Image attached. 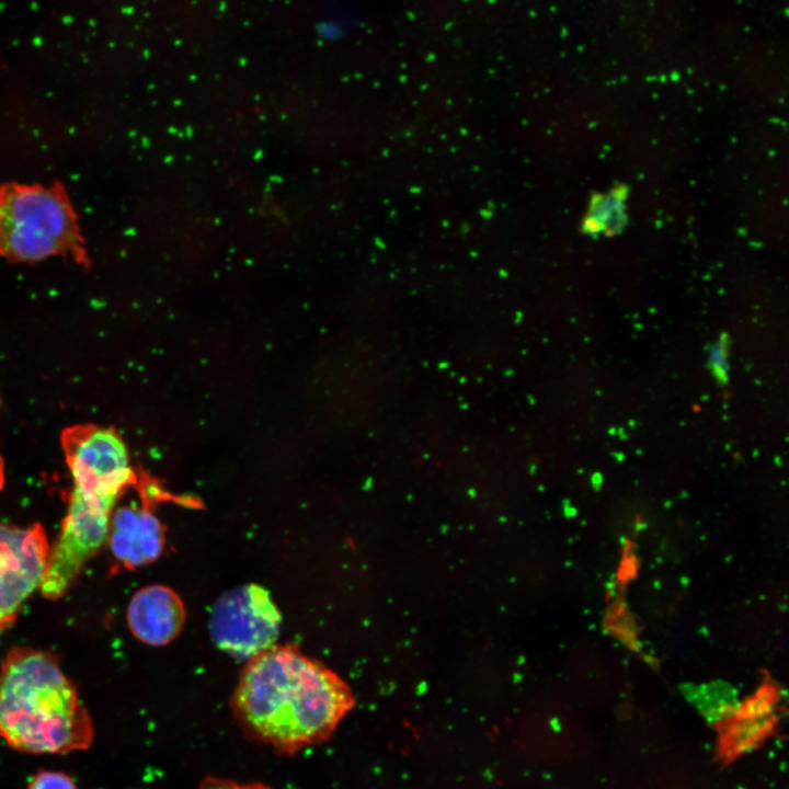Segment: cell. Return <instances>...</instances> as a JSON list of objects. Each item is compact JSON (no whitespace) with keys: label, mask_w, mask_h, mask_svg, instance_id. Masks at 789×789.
Wrapping results in <instances>:
<instances>
[{"label":"cell","mask_w":789,"mask_h":789,"mask_svg":"<svg viewBox=\"0 0 789 789\" xmlns=\"http://www.w3.org/2000/svg\"><path fill=\"white\" fill-rule=\"evenodd\" d=\"M354 704L332 670L276 644L247 662L230 699L244 733L286 755L329 740Z\"/></svg>","instance_id":"1"},{"label":"cell","mask_w":789,"mask_h":789,"mask_svg":"<svg viewBox=\"0 0 789 789\" xmlns=\"http://www.w3.org/2000/svg\"><path fill=\"white\" fill-rule=\"evenodd\" d=\"M60 443L73 485L39 586L48 599L64 596L107 540L114 506L134 480L128 449L114 428L75 424L62 430Z\"/></svg>","instance_id":"2"},{"label":"cell","mask_w":789,"mask_h":789,"mask_svg":"<svg viewBox=\"0 0 789 789\" xmlns=\"http://www.w3.org/2000/svg\"><path fill=\"white\" fill-rule=\"evenodd\" d=\"M0 737L27 754H66L90 747L94 727L57 658L18 647L0 665Z\"/></svg>","instance_id":"3"},{"label":"cell","mask_w":789,"mask_h":789,"mask_svg":"<svg viewBox=\"0 0 789 789\" xmlns=\"http://www.w3.org/2000/svg\"><path fill=\"white\" fill-rule=\"evenodd\" d=\"M0 256L24 264L61 256L91 268L78 216L62 185L0 187Z\"/></svg>","instance_id":"4"},{"label":"cell","mask_w":789,"mask_h":789,"mask_svg":"<svg viewBox=\"0 0 789 789\" xmlns=\"http://www.w3.org/2000/svg\"><path fill=\"white\" fill-rule=\"evenodd\" d=\"M282 616L270 593L244 584L225 593L214 605L209 629L214 643L247 662L275 645Z\"/></svg>","instance_id":"5"},{"label":"cell","mask_w":789,"mask_h":789,"mask_svg":"<svg viewBox=\"0 0 789 789\" xmlns=\"http://www.w3.org/2000/svg\"><path fill=\"white\" fill-rule=\"evenodd\" d=\"M49 551L41 524L22 528L0 523V630L16 620L24 602L39 588Z\"/></svg>","instance_id":"6"},{"label":"cell","mask_w":789,"mask_h":789,"mask_svg":"<svg viewBox=\"0 0 789 789\" xmlns=\"http://www.w3.org/2000/svg\"><path fill=\"white\" fill-rule=\"evenodd\" d=\"M778 687L765 681L719 723L718 755L723 763L754 750L769 737L778 722Z\"/></svg>","instance_id":"7"},{"label":"cell","mask_w":789,"mask_h":789,"mask_svg":"<svg viewBox=\"0 0 789 789\" xmlns=\"http://www.w3.org/2000/svg\"><path fill=\"white\" fill-rule=\"evenodd\" d=\"M185 619L182 601L174 591L163 585L139 590L130 599L127 622L132 633L140 641L161 647L180 633Z\"/></svg>","instance_id":"8"},{"label":"cell","mask_w":789,"mask_h":789,"mask_svg":"<svg viewBox=\"0 0 789 789\" xmlns=\"http://www.w3.org/2000/svg\"><path fill=\"white\" fill-rule=\"evenodd\" d=\"M107 540L114 557L129 569L155 561L164 542L159 519L132 505L113 512Z\"/></svg>","instance_id":"9"},{"label":"cell","mask_w":789,"mask_h":789,"mask_svg":"<svg viewBox=\"0 0 789 789\" xmlns=\"http://www.w3.org/2000/svg\"><path fill=\"white\" fill-rule=\"evenodd\" d=\"M626 195L625 186H618L606 195L596 194L583 221V231L591 237L620 233L627 222L624 205Z\"/></svg>","instance_id":"10"},{"label":"cell","mask_w":789,"mask_h":789,"mask_svg":"<svg viewBox=\"0 0 789 789\" xmlns=\"http://www.w3.org/2000/svg\"><path fill=\"white\" fill-rule=\"evenodd\" d=\"M729 345L730 336L722 333L708 351V364L717 382L724 386L729 381Z\"/></svg>","instance_id":"11"},{"label":"cell","mask_w":789,"mask_h":789,"mask_svg":"<svg viewBox=\"0 0 789 789\" xmlns=\"http://www.w3.org/2000/svg\"><path fill=\"white\" fill-rule=\"evenodd\" d=\"M27 789H78V787L69 775L58 770L44 769L32 777Z\"/></svg>","instance_id":"12"},{"label":"cell","mask_w":789,"mask_h":789,"mask_svg":"<svg viewBox=\"0 0 789 789\" xmlns=\"http://www.w3.org/2000/svg\"><path fill=\"white\" fill-rule=\"evenodd\" d=\"M198 789H272L261 782L239 784L230 779L207 777L202 780Z\"/></svg>","instance_id":"13"}]
</instances>
